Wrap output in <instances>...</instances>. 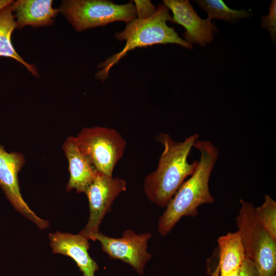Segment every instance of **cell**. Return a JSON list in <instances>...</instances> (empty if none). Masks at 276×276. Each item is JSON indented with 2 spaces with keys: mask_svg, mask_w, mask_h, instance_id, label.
I'll return each instance as SVG.
<instances>
[{
  "mask_svg": "<svg viewBox=\"0 0 276 276\" xmlns=\"http://www.w3.org/2000/svg\"><path fill=\"white\" fill-rule=\"evenodd\" d=\"M13 1L0 10V56L13 58L23 64L34 76L39 77L37 68L25 61L16 52L11 41V35L16 28L13 14Z\"/></svg>",
  "mask_w": 276,
  "mask_h": 276,
  "instance_id": "cell-15",
  "label": "cell"
},
{
  "mask_svg": "<svg viewBox=\"0 0 276 276\" xmlns=\"http://www.w3.org/2000/svg\"><path fill=\"white\" fill-rule=\"evenodd\" d=\"M262 28L268 30L274 42L276 37V1H271L269 14L262 18Z\"/></svg>",
  "mask_w": 276,
  "mask_h": 276,
  "instance_id": "cell-18",
  "label": "cell"
},
{
  "mask_svg": "<svg viewBox=\"0 0 276 276\" xmlns=\"http://www.w3.org/2000/svg\"><path fill=\"white\" fill-rule=\"evenodd\" d=\"M256 218L262 226L276 240V202L268 195L263 204L255 209Z\"/></svg>",
  "mask_w": 276,
  "mask_h": 276,
  "instance_id": "cell-17",
  "label": "cell"
},
{
  "mask_svg": "<svg viewBox=\"0 0 276 276\" xmlns=\"http://www.w3.org/2000/svg\"><path fill=\"white\" fill-rule=\"evenodd\" d=\"M238 276H261L254 263L245 258L239 269Z\"/></svg>",
  "mask_w": 276,
  "mask_h": 276,
  "instance_id": "cell-20",
  "label": "cell"
},
{
  "mask_svg": "<svg viewBox=\"0 0 276 276\" xmlns=\"http://www.w3.org/2000/svg\"><path fill=\"white\" fill-rule=\"evenodd\" d=\"M75 139L80 151L98 172L113 176L126 147V141L117 130L101 126L86 127Z\"/></svg>",
  "mask_w": 276,
  "mask_h": 276,
  "instance_id": "cell-6",
  "label": "cell"
},
{
  "mask_svg": "<svg viewBox=\"0 0 276 276\" xmlns=\"http://www.w3.org/2000/svg\"><path fill=\"white\" fill-rule=\"evenodd\" d=\"M51 0H19L13 2L16 28L26 26L39 27L51 25L59 12Z\"/></svg>",
  "mask_w": 276,
  "mask_h": 276,
  "instance_id": "cell-13",
  "label": "cell"
},
{
  "mask_svg": "<svg viewBox=\"0 0 276 276\" xmlns=\"http://www.w3.org/2000/svg\"><path fill=\"white\" fill-rule=\"evenodd\" d=\"M167 21H172L169 9L165 4H160L150 18L146 19L135 18L127 24L124 30L115 34L117 40L126 41L125 45L119 53L99 65V68L102 69L96 74V77L102 81L105 80L111 67L118 63L129 51L137 48L156 44L174 43L192 49L191 43L183 40L173 28L167 25Z\"/></svg>",
  "mask_w": 276,
  "mask_h": 276,
  "instance_id": "cell-3",
  "label": "cell"
},
{
  "mask_svg": "<svg viewBox=\"0 0 276 276\" xmlns=\"http://www.w3.org/2000/svg\"><path fill=\"white\" fill-rule=\"evenodd\" d=\"M199 137L194 133L177 142L166 133L156 136L164 150L156 169L146 176L143 185L146 196L153 203L166 207L185 179L193 173L198 160L190 163L188 157Z\"/></svg>",
  "mask_w": 276,
  "mask_h": 276,
  "instance_id": "cell-2",
  "label": "cell"
},
{
  "mask_svg": "<svg viewBox=\"0 0 276 276\" xmlns=\"http://www.w3.org/2000/svg\"><path fill=\"white\" fill-rule=\"evenodd\" d=\"M137 18L146 19L152 16L156 11L157 7L148 0L133 1Z\"/></svg>",
  "mask_w": 276,
  "mask_h": 276,
  "instance_id": "cell-19",
  "label": "cell"
},
{
  "mask_svg": "<svg viewBox=\"0 0 276 276\" xmlns=\"http://www.w3.org/2000/svg\"><path fill=\"white\" fill-rule=\"evenodd\" d=\"M126 190L127 183L124 179L97 171L95 179L85 193L88 200L89 216L88 222L79 234L90 240L99 232V226L106 214L111 211L114 200Z\"/></svg>",
  "mask_w": 276,
  "mask_h": 276,
  "instance_id": "cell-7",
  "label": "cell"
},
{
  "mask_svg": "<svg viewBox=\"0 0 276 276\" xmlns=\"http://www.w3.org/2000/svg\"><path fill=\"white\" fill-rule=\"evenodd\" d=\"M163 2L173 13L171 21L186 29V41L205 46L213 41V33L217 32V29L211 19L201 18L189 1L164 0Z\"/></svg>",
  "mask_w": 276,
  "mask_h": 276,
  "instance_id": "cell-10",
  "label": "cell"
},
{
  "mask_svg": "<svg viewBox=\"0 0 276 276\" xmlns=\"http://www.w3.org/2000/svg\"><path fill=\"white\" fill-rule=\"evenodd\" d=\"M49 238L52 251L69 257L76 263L83 276H95L98 264L90 257L88 239L78 234L57 232L50 233Z\"/></svg>",
  "mask_w": 276,
  "mask_h": 276,
  "instance_id": "cell-11",
  "label": "cell"
},
{
  "mask_svg": "<svg viewBox=\"0 0 276 276\" xmlns=\"http://www.w3.org/2000/svg\"><path fill=\"white\" fill-rule=\"evenodd\" d=\"M236 219L246 258L255 265L261 276H276V240L258 221L255 206L242 199Z\"/></svg>",
  "mask_w": 276,
  "mask_h": 276,
  "instance_id": "cell-4",
  "label": "cell"
},
{
  "mask_svg": "<svg viewBox=\"0 0 276 276\" xmlns=\"http://www.w3.org/2000/svg\"><path fill=\"white\" fill-rule=\"evenodd\" d=\"M219 260L213 276H224L238 270L246 256L240 234L229 232L218 238Z\"/></svg>",
  "mask_w": 276,
  "mask_h": 276,
  "instance_id": "cell-14",
  "label": "cell"
},
{
  "mask_svg": "<svg viewBox=\"0 0 276 276\" xmlns=\"http://www.w3.org/2000/svg\"><path fill=\"white\" fill-rule=\"evenodd\" d=\"M151 237L149 232L136 234L131 229H127L121 238H112L98 232L90 240L99 241L102 250L110 258L128 264L142 275L147 263L152 257L147 251V244Z\"/></svg>",
  "mask_w": 276,
  "mask_h": 276,
  "instance_id": "cell-8",
  "label": "cell"
},
{
  "mask_svg": "<svg viewBox=\"0 0 276 276\" xmlns=\"http://www.w3.org/2000/svg\"><path fill=\"white\" fill-rule=\"evenodd\" d=\"M62 148L68 160L70 173L66 190H75L77 193H85L95 179L97 171L80 151L74 136L67 137Z\"/></svg>",
  "mask_w": 276,
  "mask_h": 276,
  "instance_id": "cell-12",
  "label": "cell"
},
{
  "mask_svg": "<svg viewBox=\"0 0 276 276\" xmlns=\"http://www.w3.org/2000/svg\"><path fill=\"white\" fill-rule=\"evenodd\" d=\"M239 269L224 276H238Z\"/></svg>",
  "mask_w": 276,
  "mask_h": 276,
  "instance_id": "cell-22",
  "label": "cell"
},
{
  "mask_svg": "<svg viewBox=\"0 0 276 276\" xmlns=\"http://www.w3.org/2000/svg\"><path fill=\"white\" fill-rule=\"evenodd\" d=\"M59 10L75 30L80 32L115 21L128 24L136 16L132 1L118 5L105 0L63 1Z\"/></svg>",
  "mask_w": 276,
  "mask_h": 276,
  "instance_id": "cell-5",
  "label": "cell"
},
{
  "mask_svg": "<svg viewBox=\"0 0 276 276\" xmlns=\"http://www.w3.org/2000/svg\"><path fill=\"white\" fill-rule=\"evenodd\" d=\"M12 1L11 0H0V10L10 4Z\"/></svg>",
  "mask_w": 276,
  "mask_h": 276,
  "instance_id": "cell-21",
  "label": "cell"
},
{
  "mask_svg": "<svg viewBox=\"0 0 276 276\" xmlns=\"http://www.w3.org/2000/svg\"><path fill=\"white\" fill-rule=\"evenodd\" d=\"M25 163L24 155L18 152H8L0 145V186L13 208L32 221L40 229L49 225L48 221L38 217L28 206L20 193L18 174Z\"/></svg>",
  "mask_w": 276,
  "mask_h": 276,
  "instance_id": "cell-9",
  "label": "cell"
},
{
  "mask_svg": "<svg viewBox=\"0 0 276 276\" xmlns=\"http://www.w3.org/2000/svg\"><path fill=\"white\" fill-rule=\"evenodd\" d=\"M196 3L208 13V18L221 19L230 22H235L242 18L250 15L245 10H236L229 8L222 0H199Z\"/></svg>",
  "mask_w": 276,
  "mask_h": 276,
  "instance_id": "cell-16",
  "label": "cell"
},
{
  "mask_svg": "<svg viewBox=\"0 0 276 276\" xmlns=\"http://www.w3.org/2000/svg\"><path fill=\"white\" fill-rule=\"evenodd\" d=\"M193 147L200 152L199 159L193 173L182 183L159 218L157 229L162 236L170 233L182 217H196L200 205L212 203L215 200L210 190L209 181L219 150L209 141L198 140Z\"/></svg>",
  "mask_w": 276,
  "mask_h": 276,
  "instance_id": "cell-1",
  "label": "cell"
}]
</instances>
